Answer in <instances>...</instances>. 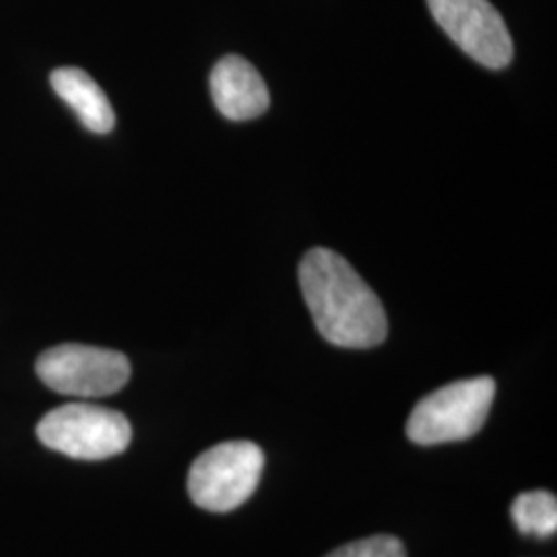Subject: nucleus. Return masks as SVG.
Masks as SVG:
<instances>
[{
	"instance_id": "f257e3e1",
	"label": "nucleus",
	"mask_w": 557,
	"mask_h": 557,
	"mask_svg": "<svg viewBox=\"0 0 557 557\" xmlns=\"http://www.w3.org/2000/svg\"><path fill=\"white\" fill-rule=\"evenodd\" d=\"M299 287L320 335L345 349L384 343L388 319L358 271L329 248H312L299 262Z\"/></svg>"
},
{
	"instance_id": "f03ea898",
	"label": "nucleus",
	"mask_w": 557,
	"mask_h": 557,
	"mask_svg": "<svg viewBox=\"0 0 557 557\" xmlns=\"http://www.w3.org/2000/svg\"><path fill=\"white\" fill-rule=\"evenodd\" d=\"M496 397L490 376L458 380L421 398L407 421V436L421 446L471 438L483 428Z\"/></svg>"
},
{
	"instance_id": "7ed1b4c3",
	"label": "nucleus",
	"mask_w": 557,
	"mask_h": 557,
	"mask_svg": "<svg viewBox=\"0 0 557 557\" xmlns=\"http://www.w3.org/2000/svg\"><path fill=\"white\" fill-rule=\"evenodd\" d=\"M38 438L46 448L60 455L77 460H103L128 448L133 428L131 421L114 409L71 403L41 419Z\"/></svg>"
},
{
	"instance_id": "20e7f679",
	"label": "nucleus",
	"mask_w": 557,
	"mask_h": 557,
	"mask_svg": "<svg viewBox=\"0 0 557 557\" xmlns=\"http://www.w3.org/2000/svg\"><path fill=\"white\" fill-rule=\"evenodd\" d=\"M262 469L264 453L255 442H223L193 462L188 494L202 510H236L255 494Z\"/></svg>"
},
{
	"instance_id": "39448f33",
	"label": "nucleus",
	"mask_w": 557,
	"mask_h": 557,
	"mask_svg": "<svg viewBox=\"0 0 557 557\" xmlns=\"http://www.w3.org/2000/svg\"><path fill=\"white\" fill-rule=\"evenodd\" d=\"M36 372L59 395L79 398L110 397L131 380V363L124 354L64 343L41 354Z\"/></svg>"
},
{
	"instance_id": "423d86ee",
	"label": "nucleus",
	"mask_w": 557,
	"mask_h": 557,
	"mask_svg": "<svg viewBox=\"0 0 557 557\" xmlns=\"http://www.w3.org/2000/svg\"><path fill=\"white\" fill-rule=\"evenodd\" d=\"M432 17L471 59L499 71L510 64L515 46L506 23L490 0H428Z\"/></svg>"
},
{
	"instance_id": "0eeeda50",
	"label": "nucleus",
	"mask_w": 557,
	"mask_h": 557,
	"mask_svg": "<svg viewBox=\"0 0 557 557\" xmlns=\"http://www.w3.org/2000/svg\"><path fill=\"white\" fill-rule=\"evenodd\" d=\"M209 85L215 108L232 122L259 119L271 103L259 71L238 54L223 57L213 66Z\"/></svg>"
},
{
	"instance_id": "6e6552de",
	"label": "nucleus",
	"mask_w": 557,
	"mask_h": 557,
	"mask_svg": "<svg viewBox=\"0 0 557 557\" xmlns=\"http://www.w3.org/2000/svg\"><path fill=\"white\" fill-rule=\"evenodd\" d=\"M50 83L60 100L71 106V110L77 114L87 131L106 135L114 128L116 114L112 110V103L106 98L100 85L85 71L75 66L57 69L50 75Z\"/></svg>"
},
{
	"instance_id": "1a4fd4ad",
	"label": "nucleus",
	"mask_w": 557,
	"mask_h": 557,
	"mask_svg": "<svg viewBox=\"0 0 557 557\" xmlns=\"http://www.w3.org/2000/svg\"><path fill=\"white\" fill-rule=\"evenodd\" d=\"M518 531L527 537L547 539L557 531V499L549 492H524L512 504Z\"/></svg>"
},
{
	"instance_id": "9d476101",
	"label": "nucleus",
	"mask_w": 557,
	"mask_h": 557,
	"mask_svg": "<svg viewBox=\"0 0 557 557\" xmlns=\"http://www.w3.org/2000/svg\"><path fill=\"white\" fill-rule=\"evenodd\" d=\"M326 557H407V554L397 537L376 535L351 541Z\"/></svg>"
}]
</instances>
